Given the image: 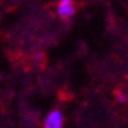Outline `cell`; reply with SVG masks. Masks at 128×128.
Returning <instances> with one entry per match:
<instances>
[{
    "label": "cell",
    "mask_w": 128,
    "mask_h": 128,
    "mask_svg": "<svg viewBox=\"0 0 128 128\" xmlns=\"http://www.w3.org/2000/svg\"><path fill=\"white\" fill-rule=\"evenodd\" d=\"M62 121H64L62 112L58 110H53L45 118L43 128H62Z\"/></svg>",
    "instance_id": "cell-2"
},
{
    "label": "cell",
    "mask_w": 128,
    "mask_h": 128,
    "mask_svg": "<svg viewBox=\"0 0 128 128\" xmlns=\"http://www.w3.org/2000/svg\"><path fill=\"white\" fill-rule=\"evenodd\" d=\"M56 13L60 19H70L75 14V3L74 0H59L56 6Z\"/></svg>",
    "instance_id": "cell-1"
}]
</instances>
